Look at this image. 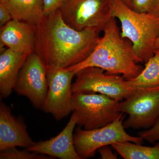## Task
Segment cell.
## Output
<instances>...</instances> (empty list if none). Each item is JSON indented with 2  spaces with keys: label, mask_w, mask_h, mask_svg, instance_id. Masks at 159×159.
<instances>
[{
  "label": "cell",
  "mask_w": 159,
  "mask_h": 159,
  "mask_svg": "<svg viewBox=\"0 0 159 159\" xmlns=\"http://www.w3.org/2000/svg\"><path fill=\"white\" fill-rule=\"evenodd\" d=\"M127 82L133 89L159 86V49L155 50L154 55L145 63L140 74Z\"/></svg>",
  "instance_id": "cell-16"
},
{
  "label": "cell",
  "mask_w": 159,
  "mask_h": 159,
  "mask_svg": "<svg viewBox=\"0 0 159 159\" xmlns=\"http://www.w3.org/2000/svg\"><path fill=\"white\" fill-rule=\"evenodd\" d=\"M65 0H43L44 16H48L60 8Z\"/></svg>",
  "instance_id": "cell-21"
},
{
  "label": "cell",
  "mask_w": 159,
  "mask_h": 159,
  "mask_svg": "<svg viewBox=\"0 0 159 159\" xmlns=\"http://www.w3.org/2000/svg\"><path fill=\"white\" fill-rule=\"evenodd\" d=\"M112 17L121 25V35L132 43L140 63H145L155 54L159 36V16L134 11L121 0H110Z\"/></svg>",
  "instance_id": "cell-3"
},
{
  "label": "cell",
  "mask_w": 159,
  "mask_h": 159,
  "mask_svg": "<svg viewBox=\"0 0 159 159\" xmlns=\"http://www.w3.org/2000/svg\"><path fill=\"white\" fill-rule=\"evenodd\" d=\"M104 70L89 67L77 72L72 84L73 93H97L122 101L130 95L133 89L129 87L122 76L109 74Z\"/></svg>",
  "instance_id": "cell-8"
},
{
  "label": "cell",
  "mask_w": 159,
  "mask_h": 159,
  "mask_svg": "<svg viewBox=\"0 0 159 159\" xmlns=\"http://www.w3.org/2000/svg\"><path fill=\"white\" fill-rule=\"evenodd\" d=\"M48 89L45 66L39 55L34 52L28 56L21 69L13 89L28 98L35 108L41 109Z\"/></svg>",
  "instance_id": "cell-9"
},
{
  "label": "cell",
  "mask_w": 159,
  "mask_h": 159,
  "mask_svg": "<svg viewBox=\"0 0 159 159\" xmlns=\"http://www.w3.org/2000/svg\"><path fill=\"white\" fill-rule=\"evenodd\" d=\"M35 143L24 122L15 118L9 107L0 104V151L13 147L28 148Z\"/></svg>",
  "instance_id": "cell-13"
},
{
  "label": "cell",
  "mask_w": 159,
  "mask_h": 159,
  "mask_svg": "<svg viewBox=\"0 0 159 159\" xmlns=\"http://www.w3.org/2000/svg\"><path fill=\"white\" fill-rule=\"evenodd\" d=\"M125 116L119 118L108 125L96 129L78 128L74 134L75 149L81 159L95 156L99 148L118 142H129L142 144L143 140L139 136L129 134L123 125Z\"/></svg>",
  "instance_id": "cell-6"
},
{
  "label": "cell",
  "mask_w": 159,
  "mask_h": 159,
  "mask_svg": "<svg viewBox=\"0 0 159 159\" xmlns=\"http://www.w3.org/2000/svg\"><path fill=\"white\" fill-rule=\"evenodd\" d=\"M118 110L128 115L123 122L125 129L150 128L159 118V86L133 89L119 102Z\"/></svg>",
  "instance_id": "cell-5"
},
{
  "label": "cell",
  "mask_w": 159,
  "mask_h": 159,
  "mask_svg": "<svg viewBox=\"0 0 159 159\" xmlns=\"http://www.w3.org/2000/svg\"><path fill=\"white\" fill-rule=\"evenodd\" d=\"M111 146L125 159H159V143L151 147L126 142H118Z\"/></svg>",
  "instance_id": "cell-17"
},
{
  "label": "cell",
  "mask_w": 159,
  "mask_h": 159,
  "mask_svg": "<svg viewBox=\"0 0 159 159\" xmlns=\"http://www.w3.org/2000/svg\"><path fill=\"white\" fill-rule=\"evenodd\" d=\"M119 101L97 93H73L71 112L77 115V124L84 129H96L123 116L118 110Z\"/></svg>",
  "instance_id": "cell-4"
},
{
  "label": "cell",
  "mask_w": 159,
  "mask_h": 159,
  "mask_svg": "<svg viewBox=\"0 0 159 159\" xmlns=\"http://www.w3.org/2000/svg\"><path fill=\"white\" fill-rule=\"evenodd\" d=\"M4 4L13 20L37 26L44 17L43 0H9Z\"/></svg>",
  "instance_id": "cell-15"
},
{
  "label": "cell",
  "mask_w": 159,
  "mask_h": 159,
  "mask_svg": "<svg viewBox=\"0 0 159 159\" xmlns=\"http://www.w3.org/2000/svg\"><path fill=\"white\" fill-rule=\"evenodd\" d=\"M138 135L143 140L152 144L159 141V118L151 127L139 132Z\"/></svg>",
  "instance_id": "cell-20"
},
{
  "label": "cell",
  "mask_w": 159,
  "mask_h": 159,
  "mask_svg": "<svg viewBox=\"0 0 159 159\" xmlns=\"http://www.w3.org/2000/svg\"><path fill=\"white\" fill-rule=\"evenodd\" d=\"M131 8L137 12L159 16V0H132Z\"/></svg>",
  "instance_id": "cell-19"
},
{
  "label": "cell",
  "mask_w": 159,
  "mask_h": 159,
  "mask_svg": "<svg viewBox=\"0 0 159 159\" xmlns=\"http://www.w3.org/2000/svg\"><path fill=\"white\" fill-rule=\"evenodd\" d=\"M29 55L9 48L0 55V94L2 98L11 95L18 76Z\"/></svg>",
  "instance_id": "cell-14"
},
{
  "label": "cell",
  "mask_w": 159,
  "mask_h": 159,
  "mask_svg": "<svg viewBox=\"0 0 159 159\" xmlns=\"http://www.w3.org/2000/svg\"><path fill=\"white\" fill-rule=\"evenodd\" d=\"M75 75L74 71L66 69L47 72L48 89L41 109L56 120H61L71 112L72 81Z\"/></svg>",
  "instance_id": "cell-10"
},
{
  "label": "cell",
  "mask_w": 159,
  "mask_h": 159,
  "mask_svg": "<svg viewBox=\"0 0 159 159\" xmlns=\"http://www.w3.org/2000/svg\"><path fill=\"white\" fill-rule=\"evenodd\" d=\"M77 121V115L73 112L67 124L57 136L46 141L35 142L26 149L55 159H81L75 149L74 141L73 132Z\"/></svg>",
  "instance_id": "cell-11"
},
{
  "label": "cell",
  "mask_w": 159,
  "mask_h": 159,
  "mask_svg": "<svg viewBox=\"0 0 159 159\" xmlns=\"http://www.w3.org/2000/svg\"><path fill=\"white\" fill-rule=\"evenodd\" d=\"M122 2L125 3V5H127L129 7H131L132 2V0H121Z\"/></svg>",
  "instance_id": "cell-24"
},
{
  "label": "cell",
  "mask_w": 159,
  "mask_h": 159,
  "mask_svg": "<svg viewBox=\"0 0 159 159\" xmlns=\"http://www.w3.org/2000/svg\"><path fill=\"white\" fill-rule=\"evenodd\" d=\"M12 20L9 10L5 4L0 3V27L1 29Z\"/></svg>",
  "instance_id": "cell-22"
},
{
  "label": "cell",
  "mask_w": 159,
  "mask_h": 159,
  "mask_svg": "<svg viewBox=\"0 0 159 159\" xmlns=\"http://www.w3.org/2000/svg\"><path fill=\"white\" fill-rule=\"evenodd\" d=\"M1 48L30 55L36 51L37 26L12 19L1 28Z\"/></svg>",
  "instance_id": "cell-12"
},
{
  "label": "cell",
  "mask_w": 159,
  "mask_h": 159,
  "mask_svg": "<svg viewBox=\"0 0 159 159\" xmlns=\"http://www.w3.org/2000/svg\"><path fill=\"white\" fill-rule=\"evenodd\" d=\"M100 159H117L118 157L114 153L109 145L103 146L98 149Z\"/></svg>",
  "instance_id": "cell-23"
},
{
  "label": "cell",
  "mask_w": 159,
  "mask_h": 159,
  "mask_svg": "<svg viewBox=\"0 0 159 159\" xmlns=\"http://www.w3.org/2000/svg\"><path fill=\"white\" fill-rule=\"evenodd\" d=\"M155 50H158L159 49V36L157 39L155 43Z\"/></svg>",
  "instance_id": "cell-25"
},
{
  "label": "cell",
  "mask_w": 159,
  "mask_h": 159,
  "mask_svg": "<svg viewBox=\"0 0 159 159\" xmlns=\"http://www.w3.org/2000/svg\"><path fill=\"white\" fill-rule=\"evenodd\" d=\"M9 0H0V3H6Z\"/></svg>",
  "instance_id": "cell-26"
},
{
  "label": "cell",
  "mask_w": 159,
  "mask_h": 159,
  "mask_svg": "<svg viewBox=\"0 0 159 159\" xmlns=\"http://www.w3.org/2000/svg\"><path fill=\"white\" fill-rule=\"evenodd\" d=\"M100 31H77L66 24L59 9L37 26L36 53L49 71L67 68L82 62L99 42Z\"/></svg>",
  "instance_id": "cell-1"
},
{
  "label": "cell",
  "mask_w": 159,
  "mask_h": 159,
  "mask_svg": "<svg viewBox=\"0 0 159 159\" xmlns=\"http://www.w3.org/2000/svg\"><path fill=\"white\" fill-rule=\"evenodd\" d=\"M1 159H54V157L27 150H19L13 147L0 151Z\"/></svg>",
  "instance_id": "cell-18"
},
{
  "label": "cell",
  "mask_w": 159,
  "mask_h": 159,
  "mask_svg": "<svg viewBox=\"0 0 159 159\" xmlns=\"http://www.w3.org/2000/svg\"><path fill=\"white\" fill-rule=\"evenodd\" d=\"M103 36L86 59L65 68L77 74L80 70L95 67L109 74H122L126 80L136 77L144 67L140 65L132 43L122 37L116 18L112 17L104 27Z\"/></svg>",
  "instance_id": "cell-2"
},
{
  "label": "cell",
  "mask_w": 159,
  "mask_h": 159,
  "mask_svg": "<svg viewBox=\"0 0 159 159\" xmlns=\"http://www.w3.org/2000/svg\"><path fill=\"white\" fill-rule=\"evenodd\" d=\"M59 10L66 24L79 31L100 32L112 17L110 0H65Z\"/></svg>",
  "instance_id": "cell-7"
}]
</instances>
